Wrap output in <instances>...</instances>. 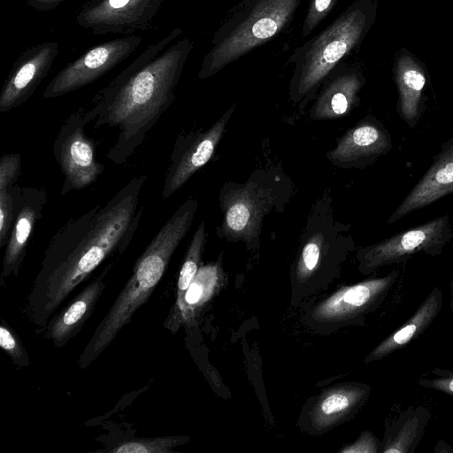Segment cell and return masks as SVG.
Segmentation results:
<instances>
[{"label":"cell","instance_id":"6da1fadb","mask_svg":"<svg viewBox=\"0 0 453 453\" xmlns=\"http://www.w3.org/2000/svg\"><path fill=\"white\" fill-rule=\"evenodd\" d=\"M147 179L133 177L104 205L96 204L57 231L27 296V312L35 326H45L103 262L125 251L142 217L139 197Z\"/></svg>","mask_w":453,"mask_h":453},{"label":"cell","instance_id":"7a4b0ae2","mask_svg":"<svg viewBox=\"0 0 453 453\" xmlns=\"http://www.w3.org/2000/svg\"><path fill=\"white\" fill-rule=\"evenodd\" d=\"M175 27L145 48L93 99L86 114L95 128H118L107 157L122 165L176 99L180 81L194 42Z\"/></svg>","mask_w":453,"mask_h":453},{"label":"cell","instance_id":"3957f363","mask_svg":"<svg viewBox=\"0 0 453 453\" xmlns=\"http://www.w3.org/2000/svg\"><path fill=\"white\" fill-rule=\"evenodd\" d=\"M198 202L189 196L161 226L136 260L132 274L105 316L97 325L78 363L86 369L113 342L144 304L164 276L170 260L189 231Z\"/></svg>","mask_w":453,"mask_h":453},{"label":"cell","instance_id":"277c9868","mask_svg":"<svg viewBox=\"0 0 453 453\" xmlns=\"http://www.w3.org/2000/svg\"><path fill=\"white\" fill-rule=\"evenodd\" d=\"M376 11V1L356 0L289 56L288 97L299 109L315 99L328 75L362 42L375 21Z\"/></svg>","mask_w":453,"mask_h":453},{"label":"cell","instance_id":"5b68a950","mask_svg":"<svg viewBox=\"0 0 453 453\" xmlns=\"http://www.w3.org/2000/svg\"><path fill=\"white\" fill-rule=\"evenodd\" d=\"M302 0H242L212 35L197 78L205 80L279 35Z\"/></svg>","mask_w":453,"mask_h":453},{"label":"cell","instance_id":"8992f818","mask_svg":"<svg viewBox=\"0 0 453 453\" xmlns=\"http://www.w3.org/2000/svg\"><path fill=\"white\" fill-rule=\"evenodd\" d=\"M293 193L292 180L274 166L257 168L244 182L226 181L219 191L222 219L216 234L244 242L250 250L257 248L264 219L283 211Z\"/></svg>","mask_w":453,"mask_h":453},{"label":"cell","instance_id":"52a82bcc","mask_svg":"<svg viewBox=\"0 0 453 453\" xmlns=\"http://www.w3.org/2000/svg\"><path fill=\"white\" fill-rule=\"evenodd\" d=\"M453 238L448 215L400 232L377 243L359 249L358 269L364 274L392 265H399L418 254L439 256Z\"/></svg>","mask_w":453,"mask_h":453},{"label":"cell","instance_id":"ba28073f","mask_svg":"<svg viewBox=\"0 0 453 453\" xmlns=\"http://www.w3.org/2000/svg\"><path fill=\"white\" fill-rule=\"evenodd\" d=\"M89 123L86 108H80L65 119L55 138L53 155L64 176L63 196L91 185L104 170L96 158L94 141L86 134Z\"/></svg>","mask_w":453,"mask_h":453},{"label":"cell","instance_id":"9c48e42d","mask_svg":"<svg viewBox=\"0 0 453 453\" xmlns=\"http://www.w3.org/2000/svg\"><path fill=\"white\" fill-rule=\"evenodd\" d=\"M142 42V36L132 35L94 45L52 78L43 98L59 97L95 82L133 54Z\"/></svg>","mask_w":453,"mask_h":453},{"label":"cell","instance_id":"30bf717a","mask_svg":"<svg viewBox=\"0 0 453 453\" xmlns=\"http://www.w3.org/2000/svg\"><path fill=\"white\" fill-rule=\"evenodd\" d=\"M235 109V104L231 105L208 129L179 134L165 172L163 199L173 195L211 159Z\"/></svg>","mask_w":453,"mask_h":453},{"label":"cell","instance_id":"8fae6325","mask_svg":"<svg viewBox=\"0 0 453 453\" xmlns=\"http://www.w3.org/2000/svg\"><path fill=\"white\" fill-rule=\"evenodd\" d=\"M164 0H88L76 23L94 35H132L150 28Z\"/></svg>","mask_w":453,"mask_h":453},{"label":"cell","instance_id":"7c38bea8","mask_svg":"<svg viewBox=\"0 0 453 453\" xmlns=\"http://www.w3.org/2000/svg\"><path fill=\"white\" fill-rule=\"evenodd\" d=\"M398 277L399 270L394 268L386 275L342 288L316 307L314 317L323 322L361 323L382 304Z\"/></svg>","mask_w":453,"mask_h":453},{"label":"cell","instance_id":"4fadbf2b","mask_svg":"<svg viewBox=\"0 0 453 453\" xmlns=\"http://www.w3.org/2000/svg\"><path fill=\"white\" fill-rule=\"evenodd\" d=\"M59 52L58 42L30 46L13 63L0 92V112L27 102L50 73Z\"/></svg>","mask_w":453,"mask_h":453},{"label":"cell","instance_id":"5bb4252c","mask_svg":"<svg viewBox=\"0 0 453 453\" xmlns=\"http://www.w3.org/2000/svg\"><path fill=\"white\" fill-rule=\"evenodd\" d=\"M391 149L388 129L377 119L365 117L349 128L326 157L335 167L359 169L374 164Z\"/></svg>","mask_w":453,"mask_h":453},{"label":"cell","instance_id":"9a60e30c","mask_svg":"<svg viewBox=\"0 0 453 453\" xmlns=\"http://www.w3.org/2000/svg\"><path fill=\"white\" fill-rule=\"evenodd\" d=\"M365 84L362 70L340 64L326 79L312 104L309 117L332 120L349 115L360 103L359 93Z\"/></svg>","mask_w":453,"mask_h":453},{"label":"cell","instance_id":"2e32d148","mask_svg":"<svg viewBox=\"0 0 453 453\" xmlns=\"http://www.w3.org/2000/svg\"><path fill=\"white\" fill-rule=\"evenodd\" d=\"M453 193V137L444 142L422 178L387 220L394 224L409 213Z\"/></svg>","mask_w":453,"mask_h":453},{"label":"cell","instance_id":"e0dca14e","mask_svg":"<svg viewBox=\"0 0 453 453\" xmlns=\"http://www.w3.org/2000/svg\"><path fill=\"white\" fill-rule=\"evenodd\" d=\"M47 197L43 188H21L15 219L3 259L2 279L18 274L36 223L42 218Z\"/></svg>","mask_w":453,"mask_h":453},{"label":"cell","instance_id":"ac0fdd59","mask_svg":"<svg viewBox=\"0 0 453 453\" xmlns=\"http://www.w3.org/2000/svg\"><path fill=\"white\" fill-rule=\"evenodd\" d=\"M104 270L98 277L88 284L72 301L49 321L46 338L55 347L61 348L75 336L92 314L94 308L105 287Z\"/></svg>","mask_w":453,"mask_h":453},{"label":"cell","instance_id":"d6986e66","mask_svg":"<svg viewBox=\"0 0 453 453\" xmlns=\"http://www.w3.org/2000/svg\"><path fill=\"white\" fill-rule=\"evenodd\" d=\"M443 304L441 288H434L415 312L396 330L382 340L365 357L370 363L383 359L404 348L424 333L440 314Z\"/></svg>","mask_w":453,"mask_h":453},{"label":"cell","instance_id":"ffe728a7","mask_svg":"<svg viewBox=\"0 0 453 453\" xmlns=\"http://www.w3.org/2000/svg\"><path fill=\"white\" fill-rule=\"evenodd\" d=\"M394 73L398 91V112L408 127L414 128L422 112L426 84L425 69L413 56L403 51L397 57Z\"/></svg>","mask_w":453,"mask_h":453},{"label":"cell","instance_id":"44dd1931","mask_svg":"<svg viewBox=\"0 0 453 453\" xmlns=\"http://www.w3.org/2000/svg\"><path fill=\"white\" fill-rule=\"evenodd\" d=\"M432 413L424 405L408 407L386 425L381 453H414L422 440Z\"/></svg>","mask_w":453,"mask_h":453},{"label":"cell","instance_id":"7402d4cb","mask_svg":"<svg viewBox=\"0 0 453 453\" xmlns=\"http://www.w3.org/2000/svg\"><path fill=\"white\" fill-rule=\"evenodd\" d=\"M371 388L363 383L342 385L327 391L312 411V421L319 428L328 427L357 411L368 399Z\"/></svg>","mask_w":453,"mask_h":453},{"label":"cell","instance_id":"603a6c76","mask_svg":"<svg viewBox=\"0 0 453 453\" xmlns=\"http://www.w3.org/2000/svg\"><path fill=\"white\" fill-rule=\"evenodd\" d=\"M219 274L220 267L218 263L200 266L181 301L172 308L165 326L176 330L181 322L193 319L195 312L212 294L219 282Z\"/></svg>","mask_w":453,"mask_h":453},{"label":"cell","instance_id":"cb8c5ba5","mask_svg":"<svg viewBox=\"0 0 453 453\" xmlns=\"http://www.w3.org/2000/svg\"><path fill=\"white\" fill-rule=\"evenodd\" d=\"M206 242L205 223L202 221L195 231L180 270L177 281V295L174 305L178 304L195 279L201 264Z\"/></svg>","mask_w":453,"mask_h":453},{"label":"cell","instance_id":"d4e9b609","mask_svg":"<svg viewBox=\"0 0 453 453\" xmlns=\"http://www.w3.org/2000/svg\"><path fill=\"white\" fill-rule=\"evenodd\" d=\"M179 438H134L121 441L110 449H99L95 452L108 453H172L178 444Z\"/></svg>","mask_w":453,"mask_h":453},{"label":"cell","instance_id":"484cf974","mask_svg":"<svg viewBox=\"0 0 453 453\" xmlns=\"http://www.w3.org/2000/svg\"><path fill=\"white\" fill-rule=\"evenodd\" d=\"M21 188L0 189V248L6 246L15 219Z\"/></svg>","mask_w":453,"mask_h":453},{"label":"cell","instance_id":"4316f807","mask_svg":"<svg viewBox=\"0 0 453 453\" xmlns=\"http://www.w3.org/2000/svg\"><path fill=\"white\" fill-rule=\"evenodd\" d=\"M338 1L311 0L302 26V36L310 35L332 12Z\"/></svg>","mask_w":453,"mask_h":453},{"label":"cell","instance_id":"83f0119b","mask_svg":"<svg viewBox=\"0 0 453 453\" xmlns=\"http://www.w3.org/2000/svg\"><path fill=\"white\" fill-rule=\"evenodd\" d=\"M0 346L16 365L27 366L30 364L21 342L8 325L4 324V320L0 326Z\"/></svg>","mask_w":453,"mask_h":453},{"label":"cell","instance_id":"f1b7e54d","mask_svg":"<svg viewBox=\"0 0 453 453\" xmlns=\"http://www.w3.org/2000/svg\"><path fill=\"white\" fill-rule=\"evenodd\" d=\"M431 376H423L418 380V384L426 388L434 389L453 396V371L434 368Z\"/></svg>","mask_w":453,"mask_h":453},{"label":"cell","instance_id":"f546056e","mask_svg":"<svg viewBox=\"0 0 453 453\" xmlns=\"http://www.w3.org/2000/svg\"><path fill=\"white\" fill-rule=\"evenodd\" d=\"M20 154H4L0 160V189L12 187L20 174Z\"/></svg>","mask_w":453,"mask_h":453},{"label":"cell","instance_id":"4dcf8cb0","mask_svg":"<svg viewBox=\"0 0 453 453\" xmlns=\"http://www.w3.org/2000/svg\"><path fill=\"white\" fill-rule=\"evenodd\" d=\"M380 441L370 431H364L353 444L342 449L341 452L377 453L380 452Z\"/></svg>","mask_w":453,"mask_h":453},{"label":"cell","instance_id":"1f68e13d","mask_svg":"<svg viewBox=\"0 0 453 453\" xmlns=\"http://www.w3.org/2000/svg\"><path fill=\"white\" fill-rule=\"evenodd\" d=\"M66 0H26L27 4L37 12H49L57 9Z\"/></svg>","mask_w":453,"mask_h":453},{"label":"cell","instance_id":"d6a6232c","mask_svg":"<svg viewBox=\"0 0 453 453\" xmlns=\"http://www.w3.org/2000/svg\"><path fill=\"white\" fill-rule=\"evenodd\" d=\"M434 453H452L453 449L443 440L438 441L434 448Z\"/></svg>","mask_w":453,"mask_h":453},{"label":"cell","instance_id":"836d02e7","mask_svg":"<svg viewBox=\"0 0 453 453\" xmlns=\"http://www.w3.org/2000/svg\"><path fill=\"white\" fill-rule=\"evenodd\" d=\"M450 310L453 311V279L450 282Z\"/></svg>","mask_w":453,"mask_h":453}]
</instances>
